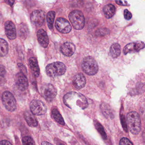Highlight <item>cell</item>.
I'll return each mask as SVG.
<instances>
[{"mask_svg":"<svg viewBox=\"0 0 145 145\" xmlns=\"http://www.w3.org/2000/svg\"><path fill=\"white\" fill-rule=\"evenodd\" d=\"M64 104L73 109L84 110L88 106L86 97L80 93L76 92H69L63 97Z\"/></svg>","mask_w":145,"mask_h":145,"instance_id":"cell-1","label":"cell"},{"mask_svg":"<svg viewBox=\"0 0 145 145\" xmlns=\"http://www.w3.org/2000/svg\"><path fill=\"white\" fill-rule=\"evenodd\" d=\"M126 123L130 132L133 135L140 133L141 129L140 118L138 113L130 112L126 116Z\"/></svg>","mask_w":145,"mask_h":145,"instance_id":"cell-2","label":"cell"},{"mask_svg":"<svg viewBox=\"0 0 145 145\" xmlns=\"http://www.w3.org/2000/svg\"><path fill=\"white\" fill-rule=\"evenodd\" d=\"M46 74L50 77H55L63 75L66 72L67 68L64 63L56 62L47 65L46 69Z\"/></svg>","mask_w":145,"mask_h":145,"instance_id":"cell-3","label":"cell"},{"mask_svg":"<svg viewBox=\"0 0 145 145\" xmlns=\"http://www.w3.org/2000/svg\"><path fill=\"white\" fill-rule=\"evenodd\" d=\"M83 71L89 75L95 74L98 71V66L96 61L93 57L88 56L84 58L81 63Z\"/></svg>","mask_w":145,"mask_h":145,"instance_id":"cell-4","label":"cell"},{"mask_svg":"<svg viewBox=\"0 0 145 145\" xmlns=\"http://www.w3.org/2000/svg\"><path fill=\"white\" fill-rule=\"evenodd\" d=\"M69 20L73 27L76 30H81L84 28L85 19L82 12L75 10L70 12L69 16Z\"/></svg>","mask_w":145,"mask_h":145,"instance_id":"cell-5","label":"cell"},{"mask_svg":"<svg viewBox=\"0 0 145 145\" xmlns=\"http://www.w3.org/2000/svg\"><path fill=\"white\" fill-rule=\"evenodd\" d=\"M41 95L47 101H52L56 97L57 93L56 89L51 84H45L41 86L40 89Z\"/></svg>","mask_w":145,"mask_h":145,"instance_id":"cell-6","label":"cell"},{"mask_svg":"<svg viewBox=\"0 0 145 145\" xmlns=\"http://www.w3.org/2000/svg\"><path fill=\"white\" fill-rule=\"evenodd\" d=\"M2 101L6 109L10 112H14L16 109V101L13 95L9 91L2 94Z\"/></svg>","mask_w":145,"mask_h":145,"instance_id":"cell-7","label":"cell"},{"mask_svg":"<svg viewBox=\"0 0 145 145\" xmlns=\"http://www.w3.org/2000/svg\"><path fill=\"white\" fill-rule=\"evenodd\" d=\"M30 111L33 115H43L46 113L47 107L41 101L38 100H33L30 105Z\"/></svg>","mask_w":145,"mask_h":145,"instance_id":"cell-8","label":"cell"},{"mask_svg":"<svg viewBox=\"0 0 145 145\" xmlns=\"http://www.w3.org/2000/svg\"><path fill=\"white\" fill-rule=\"evenodd\" d=\"M56 27L57 31L63 34L69 33L72 30V27L68 21L63 18H57Z\"/></svg>","mask_w":145,"mask_h":145,"instance_id":"cell-9","label":"cell"},{"mask_svg":"<svg viewBox=\"0 0 145 145\" xmlns=\"http://www.w3.org/2000/svg\"><path fill=\"white\" fill-rule=\"evenodd\" d=\"M45 18V13L41 10H36L32 12L31 20L32 23L37 27H41Z\"/></svg>","mask_w":145,"mask_h":145,"instance_id":"cell-10","label":"cell"},{"mask_svg":"<svg viewBox=\"0 0 145 145\" xmlns=\"http://www.w3.org/2000/svg\"><path fill=\"white\" fill-rule=\"evenodd\" d=\"M145 44L141 41H137L131 42L126 45L123 48V53L126 55L129 53H135L140 51L144 49Z\"/></svg>","mask_w":145,"mask_h":145,"instance_id":"cell-11","label":"cell"},{"mask_svg":"<svg viewBox=\"0 0 145 145\" xmlns=\"http://www.w3.org/2000/svg\"><path fill=\"white\" fill-rule=\"evenodd\" d=\"M16 82L18 88L20 90L25 91L28 87L27 78L26 75L21 72L18 73L16 75Z\"/></svg>","mask_w":145,"mask_h":145,"instance_id":"cell-12","label":"cell"},{"mask_svg":"<svg viewBox=\"0 0 145 145\" xmlns=\"http://www.w3.org/2000/svg\"><path fill=\"white\" fill-rule=\"evenodd\" d=\"M5 31L7 38L11 40L16 38V29L15 24L11 21H8L5 24Z\"/></svg>","mask_w":145,"mask_h":145,"instance_id":"cell-13","label":"cell"},{"mask_svg":"<svg viewBox=\"0 0 145 145\" xmlns=\"http://www.w3.org/2000/svg\"><path fill=\"white\" fill-rule=\"evenodd\" d=\"M37 39L40 44L44 48L48 46L49 43V38L47 33L43 29H40L37 33Z\"/></svg>","mask_w":145,"mask_h":145,"instance_id":"cell-14","label":"cell"},{"mask_svg":"<svg viewBox=\"0 0 145 145\" xmlns=\"http://www.w3.org/2000/svg\"><path fill=\"white\" fill-rule=\"evenodd\" d=\"M75 45L70 42H66L61 46V51L66 56L69 57L72 56L75 51Z\"/></svg>","mask_w":145,"mask_h":145,"instance_id":"cell-15","label":"cell"},{"mask_svg":"<svg viewBox=\"0 0 145 145\" xmlns=\"http://www.w3.org/2000/svg\"><path fill=\"white\" fill-rule=\"evenodd\" d=\"M86 84V79L82 73H79L74 77L73 85L76 89H80L84 87Z\"/></svg>","mask_w":145,"mask_h":145,"instance_id":"cell-16","label":"cell"},{"mask_svg":"<svg viewBox=\"0 0 145 145\" xmlns=\"http://www.w3.org/2000/svg\"><path fill=\"white\" fill-rule=\"evenodd\" d=\"M29 62L30 69L33 75L35 77H39L40 73V70L37 59L35 57H30Z\"/></svg>","mask_w":145,"mask_h":145,"instance_id":"cell-17","label":"cell"},{"mask_svg":"<svg viewBox=\"0 0 145 145\" xmlns=\"http://www.w3.org/2000/svg\"><path fill=\"white\" fill-rule=\"evenodd\" d=\"M24 118L28 125L30 127L38 126V121L34 115L29 111H26L24 113Z\"/></svg>","mask_w":145,"mask_h":145,"instance_id":"cell-18","label":"cell"},{"mask_svg":"<svg viewBox=\"0 0 145 145\" xmlns=\"http://www.w3.org/2000/svg\"><path fill=\"white\" fill-rule=\"evenodd\" d=\"M116 11V8L113 5L108 4L105 6L103 8V12L105 17L108 19L113 16Z\"/></svg>","mask_w":145,"mask_h":145,"instance_id":"cell-19","label":"cell"},{"mask_svg":"<svg viewBox=\"0 0 145 145\" xmlns=\"http://www.w3.org/2000/svg\"><path fill=\"white\" fill-rule=\"evenodd\" d=\"M110 56L112 58H117L120 56L121 53V47L119 44H113L111 46L110 49Z\"/></svg>","mask_w":145,"mask_h":145,"instance_id":"cell-20","label":"cell"},{"mask_svg":"<svg viewBox=\"0 0 145 145\" xmlns=\"http://www.w3.org/2000/svg\"><path fill=\"white\" fill-rule=\"evenodd\" d=\"M101 109L104 116L107 118H112L114 117L112 108L108 104L105 103H102L101 105Z\"/></svg>","mask_w":145,"mask_h":145,"instance_id":"cell-21","label":"cell"},{"mask_svg":"<svg viewBox=\"0 0 145 145\" xmlns=\"http://www.w3.org/2000/svg\"><path fill=\"white\" fill-rule=\"evenodd\" d=\"M9 51L8 44L5 40L0 38V57H4L7 55Z\"/></svg>","mask_w":145,"mask_h":145,"instance_id":"cell-22","label":"cell"},{"mask_svg":"<svg viewBox=\"0 0 145 145\" xmlns=\"http://www.w3.org/2000/svg\"><path fill=\"white\" fill-rule=\"evenodd\" d=\"M52 117L57 123L62 125H65L64 120L60 113L59 112V111L56 108L53 109L52 112Z\"/></svg>","mask_w":145,"mask_h":145,"instance_id":"cell-23","label":"cell"},{"mask_svg":"<svg viewBox=\"0 0 145 145\" xmlns=\"http://www.w3.org/2000/svg\"><path fill=\"white\" fill-rule=\"evenodd\" d=\"M55 16H56V12L53 11L49 12L47 13V17H46L47 25H48V27L51 30L53 29V24H54Z\"/></svg>","mask_w":145,"mask_h":145,"instance_id":"cell-24","label":"cell"},{"mask_svg":"<svg viewBox=\"0 0 145 145\" xmlns=\"http://www.w3.org/2000/svg\"><path fill=\"white\" fill-rule=\"evenodd\" d=\"M94 122V125H95L96 129L97 130L99 134L102 137L104 140H106L107 139V136L105 132V130H104L103 126L98 121H95Z\"/></svg>","mask_w":145,"mask_h":145,"instance_id":"cell-25","label":"cell"},{"mask_svg":"<svg viewBox=\"0 0 145 145\" xmlns=\"http://www.w3.org/2000/svg\"><path fill=\"white\" fill-rule=\"evenodd\" d=\"M6 80V70L4 66L0 64V85L4 84Z\"/></svg>","mask_w":145,"mask_h":145,"instance_id":"cell-26","label":"cell"},{"mask_svg":"<svg viewBox=\"0 0 145 145\" xmlns=\"http://www.w3.org/2000/svg\"><path fill=\"white\" fill-rule=\"evenodd\" d=\"M18 34L21 38H27L28 34V28L25 24H21L18 31Z\"/></svg>","mask_w":145,"mask_h":145,"instance_id":"cell-27","label":"cell"},{"mask_svg":"<svg viewBox=\"0 0 145 145\" xmlns=\"http://www.w3.org/2000/svg\"><path fill=\"white\" fill-rule=\"evenodd\" d=\"M24 145H35L33 139L30 136H25L22 139Z\"/></svg>","mask_w":145,"mask_h":145,"instance_id":"cell-28","label":"cell"},{"mask_svg":"<svg viewBox=\"0 0 145 145\" xmlns=\"http://www.w3.org/2000/svg\"><path fill=\"white\" fill-rule=\"evenodd\" d=\"M108 30L106 28H100L96 32V35L97 36H103L108 33Z\"/></svg>","mask_w":145,"mask_h":145,"instance_id":"cell-29","label":"cell"},{"mask_svg":"<svg viewBox=\"0 0 145 145\" xmlns=\"http://www.w3.org/2000/svg\"><path fill=\"white\" fill-rule=\"evenodd\" d=\"M119 145H133L132 142L128 138L123 137L120 141Z\"/></svg>","mask_w":145,"mask_h":145,"instance_id":"cell-30","label":"cell"},{"mask_svg":"<svg viewBox=\"0 0 145 145\" xmlns=\"http://www.w3.org/2000/svg\"><path fill=\"white\" fill-rule=\"evenodd\" d=\"M120 119H121V123L122 124V126H123L125 131L127 132L128 131V128H127V123H126V121H125L124 116L121 115L120 116Z\"/></svg>","mask_w":145,"mask_h":145,"instance_id":"cell-31","label":"cell"},{"mask_svg":"<svg viewBox=\"0 0 145 145\" xmlns=\"http://www.w3.org/2000/svg\"><path fill=\"white\" fill-rule=\"evenodd\" d=\"M124 16L125 18L127 20H130L132 18V14L127 9H125L124 11Z\"/></svg>","mask_w":145,"mask_h":145,"instance_id":"cell-32","label":"cell"},{"mask_svg":"<svg viewBox=\"0 0 145 145\" xmlns=\"http://www.w3.org/2000/svg\"><path fill=\"white\" fill-rule=\"evenodd\" d=\"M18 66L20 70H21V72L22 73L26 76V74H27V70L26 67L23 64L21 63H18Z\"/></svg>","mask_w":145,"mask_h":145,"instance_id":"cell-33","label":"cell"},{"mask_svg":"<svg viewBox=\"0 0 145 145\" xmlns=\"http://www.w3.org/2000/svg\"><path fill=\"white\" fill-rule=\"evenodd\" d=\"M115 2L118 5H120L125 6H129V5L128 4V2L126 1H116Z\"/></svg>","mask_w":145,"mask_h":145,"instance_id":"cell-34","label":"cell"},{"mask_svg":"<svg viewBox=\"0 0 145 145\" xmlns=\"http://www.w3.org/2000/svg\"><path fill=\"white\" fill-rule=\"evenodd\" d=\"M0 145H12L10 142L7 140H3L0 141Z\"/></svg>","mask_w":145,"mask_h":145,"instance_id":"cell-35","label":"cell"},{"mask_svg":"<svg viewBox=\"0 0 145 145\" xmlns=\"http://www.w3.org/2000/svg\"><path fill=\"white\" fill-rule=\"evenodd\" d=\"M5 2L10 6H12L15 3V1H5Z\"/></svg>","mask_w":145,"mask_h":145,"instance_id":"cell-36","label":"cell"},{"mask_svg":"<svg viewBox=\"0 0 145 145\" xmlns=\"http://www.w3.org/2000/svg\"><path fill=\"white\" fill-rule=\"evenodd\" d=\"M41 145H53L52 144H51L50 142H48L46 141H43L41 143Z\"/></svg>","mask_w":145,"mask_h":145,"instance_id":"cell-37","label":"cell"},{"mask_svg":"<svg viewBox=\"0 0 145 145\" xmlns=\"http://www.w3.org/2000/svg\"><path fill=\"white\" fill-rule=\"evenodd\" d=\"M63 145V144H62V143H59V144H58V145Z\"/></svg>","mask_w":145,"mask_h":145,"instance_id":"cell-38","label":"cell"}]
</instances>
